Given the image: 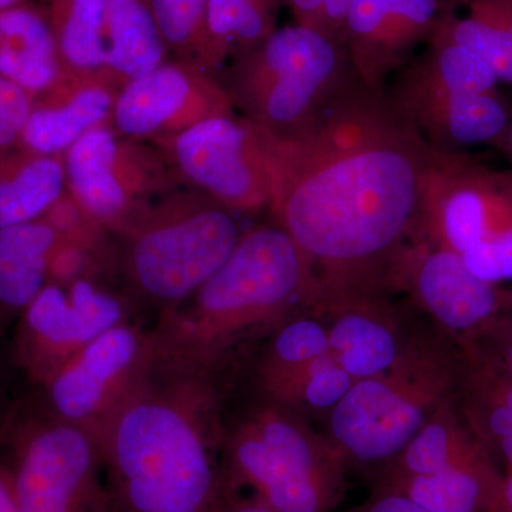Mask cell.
<instances>
[{
    "mask_svg": "<svg viewBox=\"0 0 512 512\" xmlns=\"http://www.w3.org/2000/svg\"><path fill=\"white\" fill-rule=\"evenodd\" d=\"M261 130L269 207L305 259L312 291L350 303L397 278L407 242L423 231L439 150L393 97L355 76L301 127Z\"/></svg>",
    "mask_w": 512,
    "mask_h": 512,
    "instance_id": "6da1fadb",
    "label": "cell"
},
{
    "mask_svg": "<svg viewBox=\"0 0 512 512\" xmlns=\"http://www.w3.org/2000/svg\"><path fill=\"white\" fill-rule=\"evenodd\" d=\"M208 396L195 384H134L93 427L110 512H215L231 494L214 457Z\"/></svg>",
    "mask_w": 512,
    "mask_h": 512,
    "instance_id": "7a4b0ae2",
    "label": "cell"
},
{
    "mask_svg": "<svg viewBox=\"0 0 512 512\" xmlns=\"http://www.w3.org/2000/svg\"><path fill=\"white\" fill-rule=\"evenodd\" d=\"M309 291L308 266L284 229H251L195 292L190 311L174 320L171 346L192 362L211 359L239 333L281 315Z\"/></svg>",
    "mask_w": 512,
    "mask_h": 512,
    "instance_id": "3957f363",
    "label": "cell"
},
{
    "mask_svg": "<svg viewBox=\"0 0 512 512\" xmlns=\"http://www.w3.org/2000/svg\"><path fill=\"white\" fill-rule=\"evenodd\" d=\"M355 76L342 43L293 23L234 57L225 89L252 123L286 133L311 120Z\"/></svg>",
    "mask_w": 512,
    "mask_h": 512,
    "instance_id": "277c9868",
    "label": "cell"
},
{
    "mask_svg": "<svg viewBox=\"0 0 512 512\" xmlns=\"http://www.w3.org/2000/svg\"><path fill=\"white\" fill-rule=\"evenodd\" d=\"M130 229L131 274L144 292L165 302L197 292L241 238L231 211L204 192H170Z\"/></svg>",
    "mask_w": 512,
    "mask_h": 512,
    "instance_id": "5b68a950",
    "label": "cell"
},
{
    "mask_svg": "<svg viewBox=\"0 0 512 512\" xmlns=\"http://www.w3.org/2000/svg\"><path fill=\"white\" fill-rule=\"evenodd\" d=\"M342 460L291 417L268 410L232 439L222 473L231 493L247 484L275 511L330 512L343 491Z\"/></svg>",
    "mask_w": 512,
    "mask_h": 512,
    "instance_id": "8992f818",
    "label": "cell"
},
{
    "mask_svg": "<svg viewBox=\"0 0 512 512\" xmlns=\"http://www.w3.org/2000/svg\"><path fill=\"white\" fill-rule=\"evenodd\" d=\"M456 377L440 357H406L389 372L357 380L332 409L329 426L340 456L362 464L399 456L443 407Z\"/></svg>",
    "mask_w": 512,
    "mask_h": 512,
    "instance_id": "52a82bcc",
    "label": "cell"
},
{
    "mask_svg": "<svg viewBox=\"0 0 512 512\" xmlns=\"http://www.w3.org/2000/svg\"><path fill=\"white\" fill-rule=\"evenodd\" d=\"M66 180L76 204L107 227H133L154 204L173 192V177L156 151L123 140L104 126L67 150Z\"/></svg>",
    "mask_w": 512,
    "mask_h": 512,
    "instance_id": "ba28073f",
    "label": "cell"
},
{
    "mask_svg": "<svg viewBox=\"0 0 512 512\" xmlns=\"http://www.w3.org/2000/svg\"><path fill=\"white\" fill-rule=\"evenodd\" d=\"M177 170L229 211L269 207L272 171L261 127L247 117H215L160 144Z\"/></svg>",
    "mask_w": 512,
    "mask_h": 512,
    "instance_id": "9c48e42d",
    "label": "cell"
},
{
    "mask_svg": "<svg viewBox=\"0 0 512 512\" xmlns=\"http://www.w3.org/2000/svg\"><path fill=\"white\" fill-rule=\"evenodd\" d=\"M100 467L96 440L79 424L35 431L10 468L20 512H99L106 503Z\"/></svg>",
    "mask_w": 512,
    "mask_h": 512,
    "instance_id": "30bf717a",
    "label": "cell"
},
{
    "mask_svg": "<svg viewBox=\"0 0 512 512\" xmlns=\"http://www.w3.org/2000/svg\"><path fill=\"white\" fill-rule=\"evenodd\" d=\"M211 73L188 60H165L126 83L114 103L117 130L133 140L154 138L161 144L202 121L235 116L227 89Z\"/></svg>",
    "mask_w": 512,
    "mask_h": 512,
    "instance_id": "8fae6325",
    "label": "cell"
},
{
    "mask_svg": "<svg viewBox=\"0 0 512 512\" xmlns=\"http://www.w3.org/2000/svg\"><path fill=\"white\" fill-rule=\"evenodd\" d=\"M512 227L508 175L490 173L466 158L439 150L424 201L423 231L439 247L463 254Z\"/></svg>",
    "mask_w": 512,
    "mask_h": 512,
    "instance_id": "7c38bea8",
    "label": "cell"
},
{
    "mask_svg": "<svg viewBox=\"0 0 512 512\" xmlns=\"http://www.w3.org/2000/svg\"><path fill=\"white\" fill-rule=\"evenodd\" d=\"M121 318L119 301L86 279H76L69 292L43 286L25 315L26 360L33 375L49 382L79 350L120 325Z\"/></svg>",
    "mask_w": 512,
    "mask_h": 512,
    "instance_id": "4fadbf2b",
    "label": "cell"
},
{
    "mask_svg": "<svg viewBox=\"0 0 512 512\" xmlns=\"http://www.w3.org/2000/svg\"><path fill=\"white\" fill-rule=\"evenodd\" d=\"M143 353L136 329L120 323L107 330L50 377L53 406L69 423L93 429L136 384Z\"/></svg>",
    "mask_w": 512,
    "mask_h": 512,
    "instance_id": "5bb4252c",
    "label": "cell"
},
{
    "mask_svg": "<svg viewBox=\"0 0 512 512\" xmlns=\"http://www.w3.org/2000/svg\"><path fill=\"white\" fill-rule=\"evenodd\" d=\"M407 271L424 308L458 335H484L512 299L474 275L453 249L419 244L404 261Z\"/></svg>",
    "mask_w": 512,
    "mask_h": 512,
    "instance_id": "9a60e30c",
    "label": "cell"
},
{
    "mask_svg": "<svg viewBox=\"0 0 512 512\" xmlns=\"http://www.w3.org/2000/svg\"><path fill=\"white\" fill-rule=\"evenodd\" d=\"M397 104L431 147L447 153L453 147L503 140L511 121L497 92L444 94Z\"/></svg>",
    "mask_w": 512,
    "mask_h": 512,
    "instance_id": "2e32d148",
    "label": "cell"
},
{
    "mask_svg": "<svg viewBox=\"0 0 512 512\" xmlns=\"http://www.w3.org/2000/svg\"><path fill=\"white\" fill-rule=\"evenodd\" d=\"M503 480L485 456L427 476H386L380 491L403 495L430 512H487Z\"/></svg>",
    "mask_w": 512,
    "mask_h": 512,
    "instance_id": "e0dca14e",
    "label": "cell"
},
{
    "mask_svg": "<svg viewBox=\"0 0 512 512\" xmlns=\"http://www.w3.org/2000/svg\"><path fill=\"white\" fill-rule=\"evenodd\" d=\"M62 72L49 15L26 3L0 10V76L39 92Z\"/></svg>",
    "mask_w": 512,
    "mask_h": 512,
    "instance_id": "ac0fdd59",
    "label": "cell"
},
{
    "mask_svg": "<svg viewBox=\"0 0 512 512\" xmlns=\"http://www.w3.org/2000/svg\"><path fill=\"white\" fill-rule=\"evenodd\" d=\"M116 99L103 77H76L72 92L62 103L30 113L22 136L43 156L69 150L89 131L103 126L113 114Z\"/></svg>",
    "mask_w": 512,
    "mask_h": 512,
    "instance_id": "d6986e66",
    "label": "cell"
},
{
    "mask_svg": "<svg viewBox=\"0 0 512 512\" xmlns=\"http://www.w3.org/2000/svg\"><path fill=\"white\" fill-rule=\"evenodd\" d=\"M150 0H106V72L128 83L165 62Z\"/></svg>",
    "mask_w": 512,
    "mask_h": 512,
    "instance_id": "ffe728a7",
    "label": "cell"
},
{
    "mask_svg": "<svg viewBox=\"0 0 512 512\" xmlns=\"http://www.w3.org/2000/svg\"><path fill=\"white\" fill-rule=\"evenodd\" d=\"M433 49L406 74L397 103H412L444 94L495 92L498 79L491 67L467 47L434 29Z\"/></svg>",
    "mask_w": 512,
    "mask_h": 512,
    "instance_id": "44dd1931",
    "label": "cell"
},
{
    "mask_svg": "<svg viewBox=\"0 0 512 512\" xmlns=\"http://www.w3.org/2000/svg\"><path fill=\"white\" fill-rule=\"evenodd\" d=\"M59 234L45 222L0 228V305L26 309L45 286Z\"/></svg>",
    "mask_w": 512,
    "mask_h": 512,
    "instance_id": "7402d4cb",
    "label": "cell"
},
{
    "mask_svg": "<svg viewBox=\"0 0 512 512\" xmlns=\"http://www.w3.org/2000/svg\"><path fill=\"white\" fill-rule=\"evenodd\" d=\"M50 26L63 72L103 77L106 72V0H50Z\"/></svg>",
    "mask_w": 512,
    "mask_h": 512,
    "instance_id": "603a6c76",
    "label": "cell"
},
{
    "mask_svg": "<svg viewBox=\"0 0 512 512\" xmlns=\"http://www.w3.org/2000/svg\"><path fill=\"white\" fill-rule=\"evenodd\" d=\"M434 29L480 56L498 82L512 84V0H470L466 16L440 13Z\"/></svg>",
    "mask_w": 512,
    "mask_h": 512,
    "instance_id": "cb8c5ba5",
    "label": "cell"
},
{
    "mask_svg": "<svg viewBox=\"0 0 512 512\" xmlns=\"http://www.w3.org/2000/svg\"><path fill=\"white\" fill-rule=\"evenodd\" d=\"M328 333L329 352L356 382L389 372L403 356L393 330L359 309L340 315Z\"/></svg>",
    "mask_w": 512,
    "mask_h": 512,
    "instance_id": "d4e9b609",
    "label": "cell"
},
{
    "mask_svg": "<svg viewBox=\"0 0 512 512\" xmlns=\"http://www.w3.org/2000/svg\"><path fill=\"white\" fill-rule=\"evenodd\" d=\"M284 0H208V69L247 52L276 30Z\"/></svg>",
    "mask_w": 512,
    "mask_h": 512,
    "instance_id": "484cf974",
    "label": "cell"
},
{
    "mask_svg": "<svg viewBox=\"0 0 512 512\" xmlns=\"http://www.w3.org/2000/svg\"><path fill=\"white\" fill-rule=\"evenodd\" d=\"M485 456L490 453L483 444L458 426L443 406L394 458L386 476H427Z\"/></svg>",
    "mask_w": 512,
    "mask_h": 512,
    "instance_id": "4316f807",
    "label": "cell"
},
{
    "mask_svg": "<svg viewBox=\"0 0 512 512\" xmlns=\"http://www.w3.org/2000/svg\"><path fill=\"white\" fill-rule=\"evenodd\" d=\"M66 171L55 158H33L0 180V228L26 224L62 197Z\"/></svg>",
    "mask_w": 512,
    "mask_h": 512,
    "instance_id": "83f0119b",
    "label": "cell"
},
{
    "mask_svg": "<svg viewBox=\"0 0 512 512\" xmlns=\"http://www.w3.org/2000/svg\"><path fill=\"white\" fill-rule=\"evenodd\" d=\"M266 382L279 399L302 402L315 410H332L356 380L339 366L328 350L306 365L266 372Z\"/></svg>",
    "mask_w": 512,
    "mask_h": 512,
    "instance_id": "f1b7e54d",
    "label": "cell"
},
{
    "mask_svg": "<svg viewBox=\"0 0 512 512\" xmlns=\"http://www.w3.org/2000/svg\"><path fill=\"white\" fill-rule=\"evenodd\" d=\"M390 0H355L346 16L343 46L355 72L366 83L377 86L390 63L387 49Z\"/></svg>",
    "mask_w": 512,
    "mask_h": 512,
    "instance_id": "f546056e",
    "label": "cell"
},
{
    "mask_svg": "<svg viewBox=\"0 0 512 512\" xmlns=\"http://www.w3.org/2000/svg\"><path fill=\"white\" fill-rule=\"evenodd\" d=\"M150 6L167 50L210 70L208 0H150Z\"/></svg>",
    "mask_w": 512,
    "mask_h": 512,
    "instance_id": "4dcf8cb0",
    "label": "cell"
},
{
    "mask_svg": "<svg viewBox=\"0 0 512 512\" xmlns=\"http://www.w3.org/2000/svg\"><path fill=\"white\" fill-rule=\"evenodd\" d=\"M439 16L440 0H390L387 49L392 66L431 36Z\"/></svg>",
    "mask_w": 512,
    "mask_h": 512,
    "instance_id": "1f68e13d",
    "label": "cell"
},
{
    "mask_svg": "<svg viewBox=\"0 0 512 512\" xmlns=\"http://www.w3.org/2000/svg\"><path fill=\"white\" fill-rule=\"evenodd\" d=\"M328 350L329 333L318 320H295L276 335L266 372L306 365Z\"/></svg>",
    "mask_w": 512,
    "mask_h": 512,
    "instance_id": "d6a6232c",
    "label": "cell"
},
{
    "mask_svg": "<svg viewBox=\"0 0 512 512\" xmlns=\"http://www.w3.org/2000/svg\"><path fill=\"white\" fill-rule=\"evenodd\" d=\"M461 256L467 268L488 284L512 281V227L477 242Z\"/></svg>",
    "mask_w": 512,
    "mask_h": 512,
    "instance_id": "836d02e7",
    "label": "cell"
},
{
    "mask_svg": "<svg viewBox=\"0 0 512 512\" xmlns=\"http://www.w3.org/2000/svg\"><path fill=\"white\" fill-rule=\"evenodd\" d=\"M30 113L26 90L0 76V147L8 146L23 133Z\"/></svg>",
    "mask_w": 512,
    "mask_h": 512,
    "instance_id": "e575fe53",
    "label": "cell"
},
{
    "mask_svg": "<svg viewBox=\"0 0 512 512\" xmlns=\"http://www.w3.org/2000/svg\"><path fill=\"white\" fill-rule=\"evenodd\" d=\"M485 336L494 342L493 353L488 356L497 360L512 375V318L500 316L485 332Z\"/></svg>",
    "mask_w": 512,
    "mask_h": 512,
    "instance_id": "d590c367",
    "label": "cell"
},
{
    "mask_svg": "<svg viewBox=\"0 0 512 512\" xmlns=\"http://www.w3.org/2000/svg\"><path fill=\"white\" fill-rule=\"evenodd\" d=\"M353 2L355 0H325L319 22L320 32L342 43L346 16Z\"/></svg>",
    "mask_w": 512,
    "mask_h": 512,
    "instance_id": "8d00e7d4",
    "label": "cell"
},
{
    "mask_svg": "<svg viewBox=\"0 0 512 512\" xmlns=\"http://www.w3.org/2000/svg\"><path fill=\"white\" fill-rule=\"evenodd\" d=\"M350 512H430L403 495L379 491L366 504Z\"/></svg>",
    "mask_w": 512,
    "mask_h": 512,
    "instance_id": "74e56055",
    "label": "cell"
},
{
    "mask_svg": "<svg viewBox=\"0 0 512 512\" xmlns=\"http://www.w3.org/2000/svg\"><path fill=\"white\" fill-rule=\"evenodd\" d=\"M284 3L291 9L295 23L319 30L325 0H284Z\"/></svg>",
    "mask_w": 512,
    "mask_h": 512,
    "instance_id": "f35d334b",
    "label": "cell"
},
{
    "mask_svg": "<svg viewBox=\"0 0 512 512\" xmlns=\"http://www.w3.org/2000/svg\"><path fill=\"white\" fill-rule=\"evenodd\" d=\"M0 512H20L10 468L0 466Z\"/></svg>",
    "mask_w": 512,
    "mask_h": 512,
    "instance_id": "ab89813d",
    "label": "cell"
},
{
    "mask_svg": "<svg viewBox=\"0 0 512 512\" xmlns=\"http://www.w3.org/2000/svg\"><path fill=\"white\" fill-rule=\"evenodd\" d=\"M215 512H278L262 501H235L231 494L222 501Z\"/></svg>",
    "mask_w": 512,
    "mask_h": 512,
    "instance_id": "60d3db41",
    "label": "cell"
},
{
    "mask_svg": "<svg viewBox=\"0 0 512 512\" xmlns=\"http://www.w3.org/2000/svg\"><path fill=\"white\" fill-rule=\"evenodd\" d=\"M487 512H512V468L504 477L497 500Z\"/></svg>",
    "mask_w": 512,
    "mask_h": 512,
    "instance_id": "b9f144b4",
    "label": "cell"
},
{
    "mask_svg": "<svg viewBox=\"0 0 512 512\" xmlns=\"http://www.w3.org/2000/svg\"><path fill=\"white\" fill-rule=\"evenodd\" d=\"M495 450H498V453L504 457V460L507 461L508 466L512 468V431L508 433L507 436L501 437L500 440L497 441V444L494 446Z\"/></svg>",
    "mask_w": 512,
    "mask_h": 512,
    "instance_id": "7bdbcfd3",
    "label": "cell"
},
{
    "mask_svg": "<svg viewBox=\"0 0 512 512\" xmlns=\"http://www.w3.org/2000/svg\"><path fill=\"white\" fill-rule=\"evenodd\" d=\"M503 140L504 147H507V150L510 151L512 157V121H510V126L507 128V133H505Z\"/></svg>",
    "mask_w": 512,
    "mask_h": 512,
    "instance_id": "ee69618b",
    "label": "cell"
},
{
    "mask_svg": "<svg viewBox=\"0 0 512 512\" xmlns=\"http://www.w3.org/2000/svg\"><path fill=\"white\" fill-rule=\"evenodd\" d=\"M25 0H0V10L12 8V6L22 5Z\"/></svg>",
    "mask_w": 512,
    "mask_h": 512,
    "instance_id": "f6af8a7d",
    "label": "cell"
},
{
    "mask_svg": "<svg viewBox=\"0 0 512 512\" xmlns=\"http://www.w3.org/2000/svg\"><path fill=\"white\" fill-rule=\"evenodd\" d=\"M99 512H110L109 508H107V504L104 503L103 507H101V510Z\"/></svg>",
    "mask_w": 512,
    "mask_h": 512,
    "instance_id": "bcb514c9",
    "label": "cell"
},
{
    "mask_svg": "<svg viewBox=\"0 0 512 512\" xmlns=\"http://www.w3.org/2000/svg\"><path fill=\"white\" fill-rule=\"evenodd\" d=\"M512 302V301H511Z\"/></svg>",
    "mask_w": 512,
    "mask_h": 512,
    "instance_id": "7dc6e473",
    "label": "cell"
}]
</instances>
